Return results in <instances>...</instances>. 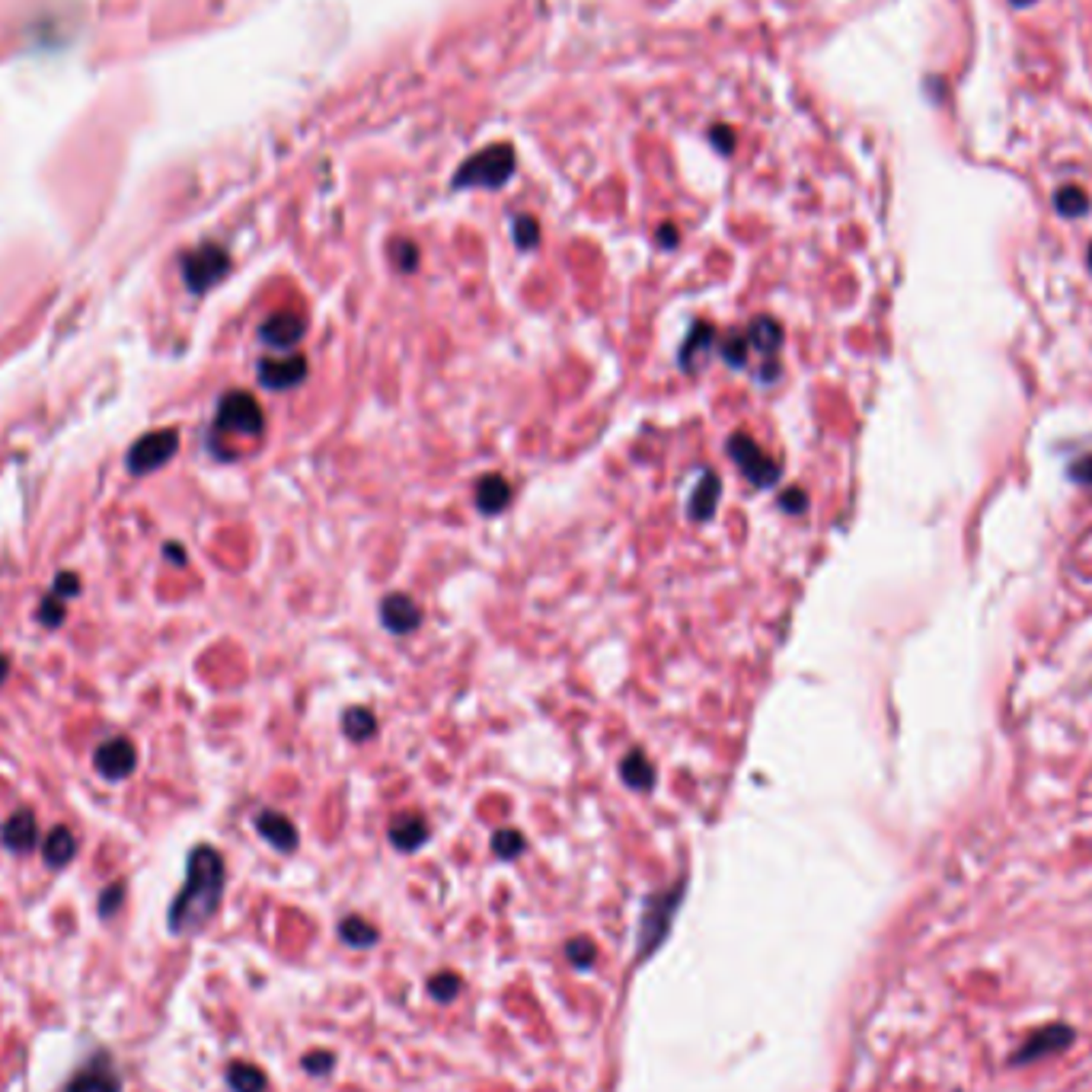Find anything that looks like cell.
Returning a JSON list of instances; mask_svg holds the SVG:
<instances>
[{"instance_id": "8", "label": "cell", "mask_w": 1092, "mask_h": 1092, "mask_svg": "<svg viewBox=\"0 0 1092 1092\" xmlns=\"http://www.w3.org/2000/svg\"><path fill=\"white\" fill-rule=\"evenodd\" d=\"M62 1092H122V1074L106 1051H96L83 1067L62 1086Z\"/></svg>"}, {"instance_id": "2", "label": "cell", "mask_w": 1092, "mask_h": 1092, "mask_svg": "<svg viewBox=\"0 0 1092 1092\" xmlns=\"http://www.w3.org/2000/svg\"><path fill=\"white\" fill-rule=\"evenodd\" d=\"M214 426H217V432H228V435L259 438L266 432V412L253 394H246V390H231V394H224L217 403Z\"/></svg>"}, {"instance_id": "7", "label": "cell", "mask_w": 1092, "mask_h": 1092, "mask_svg": "<svg viewBox=\"0 0 1092 1092\" xmlns=\"http://www.w3.org/2000/svg\"><path fill=\"white\" fill-rule=\"evenodd\" d=\"M515 170V157L509 148H492L483 151L480 157H473L463 170L457 173V186H501Z\"/></svg>"}, {"instance_id": "20", "label": "cell", "mask_w": 1092, "mask_h": 1092, "mask_svg": "<svg viewBox=\"0 0 1092 1092\" xmlns=\"http://www.w3.org/2000/svg\"><path fill=\"white\" fill-rule=\"evenodd\" d=\"M744 339L754 352H761L764 358L776 355L782 346V326L773 317H754L751 326L744 329Z\"/></svg>"}, {"instance_id": "35", "label": "cell", "mask_w": 1092, "mask_h": 1092, "mask_svg": "<svg viewBox=\"0 0 1092 1092\" xmlns=\"http://www.w3.org/2000/svg\"><path fill=\"white\" fill-rule=\"evenodd\" d=\"M1057 205H1060V211H1070V214H1080V211L1086 208V202H1083L1080 192H1063Z\"/></svg>"}, {"instance_id": "6", "label": "cell", "mask_w": 1092, "mask_h": 1092, "mask_svg": "<svg viewBox=\"0 0 1092 1092\" xmlns=\"http://www.w3.org/2000/svg\"><path fill=\"white\" fill-rule=\"evenodd\" d=\"M228 269H231L228 253H224L220 246L208 243V246H199L195 253L186 256V262H183V278H186L189 291L205 294L208 288H214V285L220 282L224 275H228Z\"/></svg>"}, {"instance_id": "27", "label": "cell", "mask_w": 1092, "mask_h": 1092, "mask_svg": "<svg viewBox=\"0 0 1092 1092\" xmlns=\"http://www.w3.org/2000/svg\"><path fill=\"white\" fill-rule=\"evenodd\" d=\"M747 352H751L747 339H741V335H728V342L722 346L719 355L732 371H744L747 368Z\"/></svg>"}, {"instance_id": "21", "label": "cell", "mask_w": 1092, "mask_h": 1092, "mask_svg": "<svg viewBox=\"0 0 1092 1092\" xmlns=\"http://www.w3.org/2000/svg\"><path fill=\"white\" fill-rule=\"evenodd\" d=\"M617 770H620V779L636 793H646L655 786V764L642 751H630Z\"/></svg>"}, {"instance_id": "16", "label": "cell", "mask_w": 1092, "mask_h": 1092, "mask_svg": "<svg viewBox=\"0 0 1092 1092\" xmlns=\"http://www.w3.org/2000/svg\"><path fill=\"white\" fill-rule=\"evenodd\" d=\"M256 831L269 840V844L278 850V853H291L297 850V827L288 815H282V811H259L256 815Z\"/></svg>"}, {"instance_id": "3", "label": "cell", "mask_w": 1092, "mask_h": 1092, "mask_svg": "<svg viewBox=\"0 0 1092 1092\" xmlns=\"http://www.w3.org/2000/svg\"><path fill=\"white\" fill-rule=\"evenodd\" d=\"M725 451H728V457L735 460V467L741 470V476H744V480H747L754 489H773V486H776V480H779L776 460H773L747 432L728 435Z\"/></svg>"}, {"instance_id": "13", "label": "cell", "mask_w": 1092, "mask_h": 1092, "mask_svg": "<svg viewBox=\"0 0 1092 1092\" xmlns=\"http://www.w3.org/2000/svg\"><path fill=\"white\" fill-rule=\"evenodd\" d=\"M134 767H137V751L128 738H109L106 744L96 747V770L106 779L119 782V779L131 776Z\"/></svg>"}, {"instance_id": "30", "label": "cell", "mask_w": 1092, "mask_h": 1092, "mask_svg": "<svg viewBox=\"0 0 1092 1092\" xmlns=\"http://www.w3.org/2000/svg\"><path fill=\"white\" fill-rule=\"evenodd\" d=\"M457 990H460V977H457V974H451V971L438 974L435 981H432V994H435L438 1000H454V997H457Z\"/></svg>"}, {"instance_id": "19", "label": "cell", "mask_w": 1092, "mask_h": 1092, "mask_svg": "<svg viewBox=\"0 0 1092 1092\" xmlns=\"http://www.w3.org/2000/svg\"><path fill=\"white\" fill-rule=\"evenodd\" d=\"M0 840H4V847L13 850V853H26L36 847L39 840V824H36V815L30 808L16 811V815L4 824V831H0Z\"/></svg>"}, {"instance_id": "9", "label": "cell", "mask_w": 1092, "mask_h": 1092, "mask_svg": "<svg viewBox=\"0 0 1092 1092\" xmlns=\"http://www.w3.org/2000/svg\"><path fill=\"white\" fill-rule=\"evenodd\" d=\"M1074 1039H1077V1032H1074L1070 1025L1051 1022V1025H1045V1028H1039V1032H1032L1010 1060H1013V1063H1022V1067H1025V1063H1035V1060H1042V1057H1051V1054L1067 1051V1048L1074 1045Z\"/></svg>"}, {"instance_id": "4", "label": "cell", "mask_w": 1092, "mask_h": 1092, "mask_svg": "<svg viewBox=\"0 0 1092 1092\" xmlns=\"http://www.w3.org/2000/svg\"><path fill=\"white\" fill-rule=\"evenodd\" d=\"M681 898H684V885L652 894V898L646 901V911H642V923H639V959H646L649 952H655L664 942V936L671 930V920H675V914L681 907Z\"/></svg>"}, {"instance_id": "26", "label": "cell", "mask_w": 1092, "mask_h": 1092, "mask_svg": "<svg viewBox=\"0 0 1092 1092\" xmlns=\"http://www.w3.org/2000/svg\"><path fill=\"white\" fill-rule=\"evenodd\" d=\"M524 847H527L524 834H521V831H512V827L498 831V834L492 837V853H495L498 859H515V856L524 853Z\"/></svg>"}, {"instance_id": "14", "label": "cell", "mask_w": 1092, "mask_h": 1092, "mask_svg": "<svg viewBox=\"0 0 1092 1092\" xmlns=\"http://www.w3.org/2000/svg\"><path fill=\"white\" fill-rule=\"evenodd\" d=\"M713 342H716V326L706 323V320H696V323L690 326V332L684 335L681 349H678V368H681L684 374H693L696 364L703 368V358L710 355Z\"/></svg>"}, {"instance_id": "18", "label": "cell", "mask_w": 1092, "mask_h": 1092, "mask_svg": "<svg viewBox=\"0 0 1092 1092\" xmlns=\"http://www.w3.org/2000/svg\"><path fill=\"white\" fill-rule=\"evenodd\" d=\"M512 498H515L512 483L501 473H489V476H483L480 483H476V509H480L483 515L505 512L512 505Z\"/></svg>"}, {"instance_id": "10", "label": "cell", "mask_w": 1092, "mask_h": 1092, "mask_svg": "<svg viewBox=\"0 0 1092 1092\" xmlns=\"http://www.w3.org/2000/svg\"><path fill=\"white\" fill-rule=\"evenodd\" d=\"M422 617H426L422 607H418V604H415L409 595H403V592H390V595H383V601H380V623H383L387 633H394V636H409V633H415L418 626H422Z\"/></svg>"}, {"instance_id": "23", "label": "cell", "mask_w": 1092, "mask_h": 1092, "mask_svg": "<svg viewBox=\"0 0 1092 1092\" xmlns=\"http://www.w3.org/2000/svg\"><path fill=\"white\" fill-rule=\"evenodd\" d=\"M342 732L349 741H368L377 732V719L368 706H349L342 713Z\"/></svg>"}, {"instance_id": "25", "label": "cell", "mask_w": 1092, "mask_h": 1092, "mask_svg": "<svg viewBox=\"0 0 1092 1092\" xmlns=\"http://www.w3.org/2000/svg\"><path fill=\"white\" fill-rule=\"evenodd\" d=\"M339 936H342V942H349L352 948H364V945H374V942H377V930L371 927L368 920H361V917H346L342 927H339Z\"/></svg>"}, {"instance_id": "31", "label": "cell", "mask_w": 1092, "mask_h": 1092, "mask_svg": "<svg viewBox=\"0 0 1092 1092\" xmlns=\"http://www.w3.org/2000/svg\"><path fill=\"white\" fill-rule=\"evenodd\" d=\"M122 898H125V885H109L106 894L99 898V914H103V917H112V914L119 911Z\"/></svg>"}, {"instance_id": "5", "label": "cell", "mask_w": 1092, "mask_h": 1092, "mask_svg": "<svg viewBox=\"0 0 1092 1092\" xmlns=\"http://www.w3.org/2000/svg\"><path fill=\"white\" fill-rule=\"evenodd\" d=\"M179 451V432L176 429H160V432H151L145 438H137L131 444L128 451V470L134 476H145V473H154L160 467H166Z\"/></svg>"}, {"instance_id": "29", "label": "cell", "mask_w": 1092, "mask_h": 1092, "mask_svg": "<svg viewBox=\"0 0 1092 1092\" xmlns=\"http://www.w3.org/2000/svg\"><path fill=\"white\" fill-rule=\"evenodd\" d=\"M537 237H540V231H537V220H534V217H521V220L515 224V240H518L521 249H534V246H537Z\"/></svg>"}, {"instance_id": "15", "label": "cell", "mask_w": 1092, "mask_h": 1092, "mask_svg": "<svg viewBox=\"0 0 1092 1092\" xmlns=\"http://www.w3.org/2000/svg\"><path fill=\"white\" fill-rule=\"evenodd\" d=\"M719 495H722V480H719L713 470H703V473H699V483H696L693 492H690L687 518L696 521V524L713 521V518H716V509H719Z\"/></svg>"}, {"instance_id": "22", "label": "cell", "mask_w": 1092, "mask_h": 1092, "mask_svg": "<svg viewBox=\"0 0 1092 1092\" xmlns=\"http://www.w3.org/2000/svg\"><path fill=\"white\" fill-rule=\"evenodd\" d=\"M74 853H77V840H74V834L68 827H54L48 834V840H45V847H42V856H45V862L51 865V869H62V865H68L74 859Z\"/></svg>"}, {"instance_id": "24", "label": "cell", "mask_w": 1092, "mask_h": 1092, "mask_svg": "<svg viewBox=\"0 0 1092 1092\" xmlns=\"http://www.w3.org/2000/svg\"><path fill=\"white\" fill-rule=\"evenodd\" d=\"M228 1083L234 1092H266V1074L256 1067V1063L234 1060L228 1067Z\"/></svg>"}, {"instance_id": "12", "label": "cell", "mask_w": 1092, "mask_h": 1092, "mask_svg": "<svg viewBox=\"0 0 1092 1092\" xmlns=\"http://www.w3.org/2000/svg\"><path fill=\"white\" fill-rule=\"evenodd\" d=\"M307 332V320L291 311H278L259 326V342L275 352H291Z\"/></svg>"}, {"instance_id": "1", "label": "cell", "mask_w": 1092, "mask_h": 1092, "mask_svg": "<svg viewBox=\"0 0 1092 1092\" xmlns=\"http://www.w3.org/2000/svg\"><path fill=\"white\" fill-rule=\"evenodd\" d=\"M224 882H228V869H224L220 853L214 847H195L186 882L170 904V933H192L205 927L224 898Z\"/></svg>"}, {"instance_id": "11", "label": "cell", "mask_w": 1092, "mask_h": 1092, "mask_svg": "<svg viewBox=\"0 0 1092 1092\" xmlns=\"http://www.w3.org/2000/svg\"><path fill=\"white\" fill-rule=\"evenodd\" d=\"M307 358L304 355H288V358H266L259 361V383L266 390H275V394H285V390H294L307 380Z\"/></svg>"}, {"instance_id": "32", "label": "cell", "mask_w": 1092, "mask_h": 1092, "mask_svg": "<svg viewBox=\"0 0 1092 1092\" xmlns=\"http://www.w3.org/2000/svg\"><path fill=\"white\" fill-rule=\"evenodd\" d=\"M779 509L790 512V515H802V512L808 509V498H805L802 489H786V492L779 495Z\"/></svg>"}, {"instance_id": "33", "label": "cell", "mask_w": 1092, "mask_h": 1092, "mask_svg": "<svg viewBox=\"0 0 1092 1092\" xmlns=\"http://www.w3.org/2000/svg\"><path fill=\"white\" fill-rule=\"evenodd\" d=\"M397 262L403 272H415L418 266V249L412 243H397Z\"/></svg>"}, {"instance_id": "36", "label": "cell", "mask_w": 1092, "mask_h": 1092, "mask_svg": "<svg viewBox=\"0 0 1092 1092\" xmlns=\"http://www.w3.org/2000/svg\"><path fill=\"white\" fill-rule=\"evenodd\" d=\"M1074 476H1077V480H1083V483H1092V457L1077 460L1074 463Z\"/></svg>"}, {"instance_id": "34", "label": "cell", "mask_w": 1092, "mask_h": 1092, "mask_svg": "<svg viewBox=\"0 0 1092 1092\" xmlns=\"http://www.w3.org/2000/svg\"><path fill=\"white\" fill-rule=\"evenodd\" d=\"M304 1067L311 1070V1074H329L332 1054H307V1057H304Z\"/></svg>"}, {"instance_id": "17", "label": "cell", "mask_w": 1092, "mask_h": 1092, "mask_svg": "<svg viewBox=\"0 0 1092 1092\" xmlns=\"http://www.w3.org/2000/svg\"><path fill=\"white\" fill-rule=\"evenodd\" d=\"M429 834H432L429 821L418 811H406V815L394 818V824H390V844L400 853H415L429 840Z\"/></svg>"}, {"instance_id": "28", "label": "cell", "mask_w": 1092, "mask_h": 1092, "mask_svg": "<svg viewBox=\"0 0 1092 1092\" xmlns=\"http://www.w3.org/2000/svg\"><path fill=\"white\" fill-rule=\"evenodd\" d=\"M566 952H569V959L575 962V968H581V971H584V968H592V962H595V956H598L595 942H592V939H584V936H581V939H572Z\"/></svg>"}]
</instances>
